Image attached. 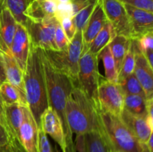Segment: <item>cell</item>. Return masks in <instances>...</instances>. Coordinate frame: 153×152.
I'll list each match as a JSON object with an SVG mask.
<instances>
[{
    "label": "cell",
    "mask_w": 153,
    "mask_h": 152,
    "mask_svg": "<svg viewBox=\"0 0 153 152\" xmlns=\"http://www.w3.org/2000/svg\"><path fill=\"white\" fill-rule=\"evenodd\" d=\"M131 40V39L124 37V36L116 35L108 45L114 61L115 67H116L117 74H119L120 71L124 58L129 49Z\"/></svg>",
    "instance_id": "44dd1931"
},
{
    "label": "cell",
    "mask_w": 153,
    "mask_h": 152,
    "mask_svg": "<svg viewBox=\"0 0 153 152\" xmlns=\"http://www.w3.org/2000/svg\"><path fill=\"white\" fill-rule=\"evenodd\" d=\"M38 50L43 65L49 106L53 108L61 118L67 142H72L73 134L66 120L65 107L67 98L76 83L65 74L54 68L43 51L40 49Z\"/></svg>",
    "instance_id": "3957f363"
},
{
    "label": "cell",
    "mask_w": 153,
    "mask_h": 152,
    "mask_svg": "<svg viewBox=\"0 0 153 152\" xmlns=\"http://www.w3.org/2000/svg\"><path fill=\"white\" fill-rule=\"evenodd\" d=\"M58 3H66L70 1V0H56Z\"/></svg>",
    "instance_id": "ee69618b"
},
{
    "label": "cell",
    "mask_w": 153,
    "mask_h": 152,
    "mask_svg": "<svg viewBox=\"0 0 153 152\" xmlns=\"http://www.w3.org/2000/svg\"><path fill=\"white\" fill-rule=\"evenodd\" d=\"M56 0H31L25 10L27 19L32 22H41L47 18L55 16Z\"/></svg>",
    "instance_id": "d6986e66"
},
{
    "label": "cell",
    "mask_w": 153,
    "mask_h": 152,
    "mask_svg": "<svg viewBox=\"0 0 153 152\" xmlns=\"http://www.w3.org/2000/svg\"><path fill=\"white\" fill-rule=\"evenodd\" d=\"M0 152H25V151L16 137H11L7 145L0 146Z\"/></svg>",
    "instance_id": "d590c367"
},
{
    "label": "cell",
    "mask_w": 153,
    "mask_h": 152,
    "mask_svg": "<svg viewBox=\"0 0 153 152\" xmlns=\"http://www.w3.org/2000/svg\"><path fill=\"white\" fill-rule=\"evenodd\" d=\"M87 152H109L108 146L100 130L85 134Z\"/></svg>",
    "instance_id": "d4e9b609"
},
{
    "label": "cell",
    "mask_w": 153,
    "mask_h": 152,
    "mask_svg": "<svg viewBox=\"0 0 153 152\" xmlns=\"http://www.w3.org/2000/svg\"><path fill=\"white\" fill-rule=\"evenodd\" d=\"M24 118L18 132V139L25 152L38 151V126L28 106L23 107Z\"/></svg>",
    "instance_id": "8fae6325"
},
{
    "label": "cell",
    "mask_w": 153,
    "mask_h": 152,
    "mask_svg": "<svg viewBox=\"0 0 153 152\" xmlns=\"http://www.w3.org/2000/svg\"><path fill=\"white\" fill-rule=\"evenodd\" d=\"M55 43L58 50H65L68 46L70 41L64 34L61 24L57 25L55 32Z\"/></svg>",
    "instance_id": "1f68e13d"
},
{
    "label": "cell",
    "mask_w": 153,
    "mask_h": 152,
    "mask_svg": "<svg viewBox=\"0 0 153 152\" xmlns=\"http://www.w3.org/2000/svg\"><path fill=\"white\" fill-rule=\"evenodd\" d=\"M134 65H135V55H134V46H133L132 42L131 40L129 49L124 58L120 71L118 74L117 83L123 81L128 76L134 73Z\"/></svg>",
    "instance_id": "83f0119b"
},
{
    "label": "cell",
    "mask_w": 153,
    "mask_h": 152,
    "mask_svg": "<svg viewBox=\"0 0 153 152\" xmlns=\"http://www.w3.org/2000/svg\"><path fill=\"white\" fill-rule=\"evenodd\" d=\"M109 152H116V151H111V150H110V151H109Z\"/></svg>",
    "instance_id": "f6af8a7d"
},
{
    "label": "cell",
    "mask_w": 153,
    "mask_h": 152,
    "mask_svg": "<svg viewBox=\"0 0 153 152\" xmlns=\"http://www.w3.org/2000/svg\"><path fill=\"white\" fill-rule=\"evenodd\" d=\"M153 32H148L137 39L138 49L142 53L153 50Z\"/></svg>",
    "instance_id": "d6a6232c"
},
{
    "label": "cell",
    "mask_w": 153,
    "mask_h": 152,
    "mask_svg": "<svg viewBox=\"0 0 153 152\" xmlns=\"http://www.w3.org/2000/svg\"><path fill=\"white\" fill-rule=\"evenodd\" d=\"M135 55V65L134 74L141 85L146 99L152 98L153 94V69L149 66L137 44V40H131Z\"/></svg>",
    "instance_id": "7c38bea8"
},
{
    "label": "cell",
    "mask_w": 153,
    "mask_h": 152,
    "mask_svg": "<svg viewBox=\"0 0 153 152\" xmlns=\"http://www.w3.org/2000/svg\"><path fill=\"white\" fill-rule=\"evenodd\" d=\"M38 151L53 152L46 134L38 128Z\"/></svg>",
    "instance_id": "8d00e7d4"
},
{
    "label": "cell",
    "mask_w": 153,
    "mask_h": 152,
    "mask_svg": "<svg viewBox=\"0 0 153 152\" xmlns=\"http://www.w3.org/2000/svg\"><path fill=\"white\" fill-rule=\"evenodd\" d=\"M74 148L76 152H87L86 146H85V135H82V134L76 135Z\"/></svg>",
    "instance_id": "f35d334b"
},
{
    "label": "cell",
    "mask_w": 153,
    "mask_h": 152,
    "mask_svg": "<svg viewBox=\"0 0 153 152\" xmlns=\"http://www.w3.org/2000/svg\"><path fill=\"white\" fill-rule=\"evenodd\" d=\"M97 57L98 59H100L102 62L105 70V79L112 83H117L118 74L109 46H105L99 53Z\"/></svg>",
    "instance_id": "cb8c5ba5"
},
{
    "label": "cell",
    "mask_w": 153,
    "mask_h": 152,
    "mask_svg": "<svg viewBox=\"0 0 153 152\" xmlns=\"http://www.w3.org/2000/svg\"><path fill=\"white\" fill-rule=\"evenodd\" d=\"M97 3H93V4H89L85 8L81 10L80 11L78 12L76 15L73 17V21L76 25V29L77 31H83L85 29V26H86L88 21L89 19L90 16H91V13H92L93 10H94V7H95Z\"/></svg>",
    "instance_id": "f546056e"
},
{
    "label": "cell",
    "mask_w": 153,
    "mask_h": 152,
    "mask_svg": "<svg viewBox=\"0 0 153 152\" xmlns=\"http://www.w3.org/2000/svg\"><path fill=\"white\" fill-rule=\"evenodd\" d=\"M123 4L132 6L136 8L142 9L152 13L153 0H118Z\"/></svg>",
    "instance_id": "836d02e7"
},
{
    "label": "cell",
    "mask_w": 153,
    "mask_h": 152,
    "mask_svg": "<svg viewBox=\"0 0 153 152\" xmlns=\"http://www.w3.org/2000/svg\"><path fill=\"white\" fill-rule=\"evenodd\" d=\"M98 0H70L72 6H73V16L82 10L87 7L89 4H93V3H97Z\"/></svg>",
    "instance_id": "74e56055"
},
{
    "label": "cell",
    "mask_w": 153,
    "mask_h": 152,
    "mask_svg": "<svg viewBox=\"0 0 153 152\" xmlns=\"http://www.w3.org/2000/svg\"><path fill=\"white\" fill-rule=\"evenodd\" d=\"M8 133H7L5 127L0 122V146L7 145L8 143Z\"/></svg>",
    "instance_id": "ab89813d"
},
{
    "label": "cell",
    "mask_w": 153,
    "mask_h": 152,
    "mask_svg": "<svg viewBox=\"0 0 153 152\" xmlns=\"http://www.w3.org/2000/svg\"><path fill=\"white\" fill-rule=\"evenodd\" d=\"M60 24L62 27L64 34L67 36L69 41L70 42L77 31L73 19V18H65L60 22Z\"/></svg>",
    "instance_id": "e575fe53"
},
{
    "label": "cell",
    "mask_w": 153,
    "mask_h": 152,
    "mask_svg": "<svg viewBox=\"0 0 153 152\" xmlns=\"http://www.w3.org/2000/svg\"><path fill=\"white\" fill-rule=\"evenodd\" d=\"M0 97L4 105L18 104L27 106L22 101L19 91L6 80L0 85Z\"/></svg>",
    "instance_id": "4316f807"
},
{
    "label": "cell",
    "mask_w": 153,
    "mask_h": 152,
    "mask_svg": "<svg viewBox=\"0 0 153 152\" xmlns=\"http://www.w3.org/2000/svg\"><path fill=\"white\" fill-rule=\"evenodd\" d=\"M6 80L5 72H4V61H3L2 55L0 52V85Z\"/></svg>",
    "instance_id": "60d3db41"
},
{
    "label": "cell",
    "mask_w": 153,
    "mask_h": 152,
    "mask_svg": "<svg viewBox=\"0 0 153 152\" xmlns=\"http://www.w3.org/2000/svg\"><path fill=\"white\" fill-rule=\"evenodd\" d=\"M17 22L4 6L0 14V52L10 53L12 41L16 30Z\"/></svg>",
    "instance_id": "2e32d148"
},
{
    "label": "cell",
    "mask_w": 153,
    "mask_h": 152,
    "mask_svg": "<svg viewBox=\"0 0 153 152\" xmlns=\"http://www.w3.org/2000/svg\"><path fill=\"white\" fill-rule=\"evenodd\" d=\"M119 117L140 142L146 144L153 131L148 125L146 118L131 114L126 109L123 110Z\"/></svg>",
    "instance_id": "ac0fdd59"
},
{
    "label": "cell",
    "mask_w": 153,
    "mask_h": 152,
    "mask_svg": "<svg viewBox=\"0 0 153 152\" xmlns=\"http://www.w3.org/2000/svg\"><path fill=\"white\" fill-rule=\"evenodd\" d=\"M131 28V40H137L143 34L153 31L152 13L124 4Z\"/></svg>",
    "instance_id": "4fadbf2b"
},
{
    "label": "cell",
    "mask_w": 153,
    "mask_h": 152,
    "mask_svg": "<svg viewBox=\"0 0 153 152\" xmlns=\"http://www.w3.org/2000/svg\"><path fill=\"white\" fill-rule=\"evenodd\" d=\"M98 61L97 55H93L89 51L82 52L79 61L77 82L78 86L95 103L97 107V89L100 77Z\"/></svg>",
    "instance_id": "8992f818"
},
{
    "label": "cell",
    "mask_w": 153,
    "mask_h": 152,
    "mask_svg": "<svg viewBox=\"0 0 153 152\" xmlns=\"http://www.w3.org/2000/svg\"><path fill=\"white\" fill-rule=\"evenodd\" d=\"M108 22L111 23L116 35L131 40V28L124 4L118 0H101Z\"/></svg>",
    "instance_id": "9c48e42d"
},
{
    "label": "cell",
    "mask_w": 153,
    "mask_h": 152,
    "mask_svg": "<svg viewBox=\"0 0 153 152\" xmlns=\"http://www.w3.org/2000/svg\"><path fill=\"white\" fill-rule=\"evenodd\" d=\"M4 6V0H0V14H1V9Z\"/></svg>",
    "instance_id": "7bdbcfd3"
},
{
    "label": "cell",
    "mask_w": 153,
    "mask_h": 152,
    "mask_svg": "<svg viewBox=\"0 0 153 152\" xmlns=\"http://www.w3.org/2000/svg\"><path fill=\"white\" fill-rule=\"evenodd\" d=\"M30 46L31 42L26 28L21 24L17 23L16 32L10 47V54L23 72L26 66Z\"/></svg>",
    "instance_id": "5bb4252c"
},
{
    "label": "cell",
    "mask_w": 153,
    "mask_h": 152,
    "mask_svg": "<svg viewBox=\"0 0 153 152\" xmlns=\"http://www.w3.org/2000/svg\"><path fill=\"white\" fill-rule=\"evenodd\" d=\"M2 55L3 61H4V72H5L6 81L14 86L21 95L22 101L25 105L28 106L25 99V88H24V79H23V72L19 68V65L16 61L12 56L10 53H3Z\"/></svg>",
    "instance_id": "e0dca14e"
},
{
    "label": "cell",
    "mask_w": 153,
    "mask_h": 152,
    "mask_svg": "<svg viewBox=\"0 0 153 152\" xmlns=\"http://www.w3.org/2000/svg\"><path fill=\"white\" fill-rule=\"evenodd\" d=\"M23 107L24 105L18 104L4 105V116L9 137H15L18 139V132L24 118Z\"/></svg>",
    "instance_id": "ffe728a7"
},
{
    "label": "cell",
    "mask_w": 153,
    "mask_h": 152,
    "mask_svg": "<svg viewBox=\"0 0 153 152\" xmlns=\"http://www.w3.org/2000/svg\"><path fill=\"white\" fill-rule=\"evenodd\" d=\"M39 128L55 140L63 152L67 151V144L64 126L61 118L53 108L48 107L43 112L40 118Z\"/></svg>",
    "instance_id": "30bf717a"
},
{
    "label": "cell",
    "mask_w": 153,
    "mask_h": 152,
    "mask_svg": "<svg viewBox=\"0 0 153 152\" xmlns=\"http://www.w3.org/2000/svg\"><path fill=\"white\" fill-rule=\"evenodd\" d=\"M65 116L72 134L85 135L100 130L98 107L77 84L67 98Z\"/></svg>",
    "instance_id": "7a4b0ae2"
},
{
    "label": "cell",
    "mask_w": 153,
    "mask_h": 152,
    "mask_svg": "<svg viewBox=\"0 0 153 152\" xmlns=\"http://www.w3.org/2000/svg\"><path fill=\"white\" fill-rule=\"evenodd\" d=\"M23 79L27 104L39 128L40 116L49 106L39 50L31 44L23 72Z\"/></svg>",
    "instance_id": "6da1fadb"
},
{
    "label": "cell",
    "mask_w": 153,
    "mask_h": 152,
    "mask_svg": "<svg viewBox=\"0 0 153 152\" xmlns=\"http://www.w3.org/2000/svg\"><path fill=\"white\" fill-rule=\"evenodd\" d=\"M116 36L114 30L109 22H106L101 31L97 34L94 40L90 44L88 50L93 55L98 56L99 53L104 49L105 46H108L112 41L114 37Z\"/></svg>",
    "instance_id": "7402d4cb"
},
{
    "label": "cell",
    "mask_w": 153,
    "mask_h": 152,
    "mask_svg": "<svg viewBox=\"0 0 153 152\" xmlns=\"http://www.w3.org/2000/svg\"><path fill=\"white\" fill-rule=\"evenodd\" d=\"M30 1L31 0H4V6L8 9L16 22L25 27L27 22L25 12Z\"/></svg>",
    "instance_id": "484cf974"
},
{
    "label": "cell",
    "mask_w": 153,
    "mask_h": 152,
    "mask_svg": "<svg viewBox=\"0 0 153 152\" xmlns=\"http://www.w3.org/2000/svg\"><path fill=\"white\" fill-rule=\"evenodd\" d=\"M55 17L59 22L65 18H73V10L71 2L69 1L66 3H58Z\"/></svg>",
    "instance_id": "4dcf8cb0"
},
{
    "label": "cell",
    "mask_w": 153,
    "mask_h": 152,
    "mask_svg": "<svg viewBox=\"0 0 153 152\" xmlns=\"http://www.w3.org/2000/svg\"><path fill=\"white\" fill-rule=\"evenodd\" d=\"M124 109L131 114L146 118L147 116L146 98L144 95H124Z\"/></svg>",
    "instance_id": "603a6c76"
},
{
    "label": "cell",
    "mask_w": 153,
    "mask_h": 152,
    "mask_svg": "<svg viewBox=\"0 0 153 152\" xmlns=\"http://www.w3.org/2000/svg\"><path fill=\"white\" fill-rule=\"evenodd\" d=\"M107 22L105 14L103 10L101 0H98L94 7V10L90 16L85 29L82 31L83 39V52L88 50L90 44L97 34L101 31L102 27Z\"/></svg>",
    "instance_id": "9a60e30c"
},
{
    "label": "cell",
    "mask_w": 153,
    "mask_h": 152,
    "mask_svg": "<svg viewBox=\"0 0 153 152\" xmlns=\"http://www.w3.org/2000/svg\"><path fill=\"white\" fill-rule=\"evenodd\" d=\"M83 48L82 32L77 31L65 50H41L54 68L68 76L77 84L79 61Z\"/></svg>",
    "instance_id": "5b68a950"
},
{
    "label": "cell",
    "mask_w": 153,
    "mask_h": 152,
    "mask_svg": "<svg viewBox=\"0 0 153 152\" xmlns=\"http://www.w3.org/2000/svg\"><path fill=\"white\" fill-rule=\"evenodd\" d=\"M99 111L120 116L124 109V94L117 83L108 81L100 76L97 89Z\"/></svg>",
    "instance_id": "ba28073f"
},
{
    "label": "cell",
    "mask_w": 153,
    "mask_h": 152,
    "mask_svg": "<svg viewBox=\"0 0 153 152\" xmlns=\"http://www.w3.org/2000/svg\"><path fill=\"white\" fill-rule=\"evenodd\" d=\"M0 122H1V123H2V125L5 127L6 130H7V123H6V121H5V116H4V104H3L2 101H1V97H0Z\"/></svg>",
    "instance_id": "b9f144b4"
},
{
    "label": "cell",
    "mask_w": 153,
    "mask_h": 152,
    "mask_svg": "<svg viewBox=\"0 0 153 152\" xmlns=\"http://www.w3.org/2000/svg\"><path fill=\"white\" fill-rule=\"evenodd\" d=\"M118 84L120 86L124 95L129 94V95H140L145 96L144 91L134 73L128 76L123 81L118 83Z\"/></svg>",
    "instance_id": "f1b7e54d"
},
{
    "label": "cell",
    "mask_w": 153,
    "mask_h": 152,
    "mask_svg": "<svg viewBox=\"0 0 153 152\" xmlns=\"http://www.w3.org/2000/svg\"><path fill=\"white\" fill-rule=\"evenodd\" d=\"M100 131L109 149L116 152H150L126 126L119 116L99 111Z\"/></svg>",
    "instance_id": "277c9868"
},
{
    "label": "cell",
    "mask_w": 153,
    "mask_h": 152,
    "mask_svg": "<svg viewBox=\"0 0 153 152\" xmlns=\"http://www.w3.org/2000/svg\"><path fill=\"white\" fill-rule=\"evenodd\" d=\"M59 23L55 16L47 18L41 22H32L27 19L26 28L31 44L43 50L58 51L55 43V32Z\"/></svg>",
    "instance_id": "52a82bcc"
}]
</instances>
